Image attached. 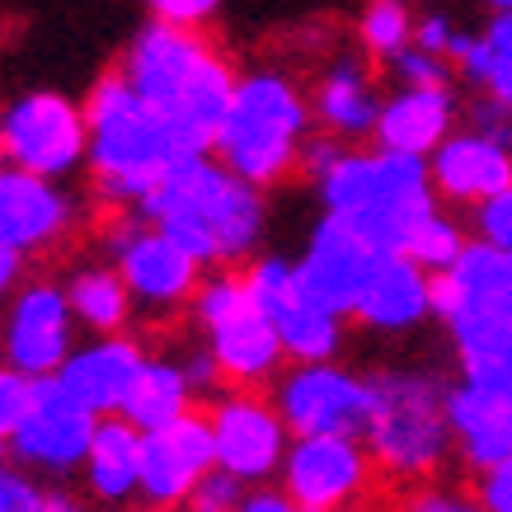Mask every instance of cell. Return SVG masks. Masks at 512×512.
<instances>
[{
	"label": "cell",
	"mask_w": 512,
	"mask_h": 512,
	"mask_svg": "<svg viewBox=\"0 0 512 512\" xmlns=\"http://www.w3.org/2000/svg\"><path fill=\"white\" fill-rule=\"evenodd\" d=\"M118 71L174 127L188 156H207L217 146L240 76L202 29H179L160 19L141 24Z\"/></svg>",
	"instance_id": "obj_1"
},
{
	"label": "cell",
	"mask_w": 512,
	"mask_h": 512,
	"mask_svg": "<svg viewBox=\"0 0 512 512\" xmlns=\"http://www.w3.org/2000/svg\"><path fill=\"white\" fill-rule=\"evenodd\" d=\"M141 221L198 259L202 268H235L264 240V188L240 179V174L207 156H184L146 198L132 207Z\"/></svg>",
	"instance_id": "obj_2"
},
{
	"label": "cell",
	"mask_w": 512,
	"mask_h": 512,
	"mask_svg": "<svg viewBox=\"0 0 512 512\" xmlns=\"http://www.w3.org/2000/svg\"><path fill=\"white\" fill-rule=\"evenodd\" d=\"M85 123H90V179L94 193L132 212L165 174L188 156L184 141L174 137V127L160 118L123 71L94 80L85 99Z\"/></svg>",
	"instance_id": "obj_3"
},
{
	"label": "cell",
	"mask_w": 512,
	"mask_h": 512,
	"mask_svg": "<svg viewBox=\"0 0 512 512\" xmlns=\"http://www.w3.org/2000/svg\"><path fill=\"white\" fill-rule=\"evenodd\" d=\"M315 188L329 217L348 221L381 254H404L414 231L437 212L428 160L381 151V146L376 151L343 146V156L315 179Z\"/></svg>",
	"instance_id": "obj_4"
},
{
	"label": "cell",
	"mask_w": 512,
	"mask_h": 512,
	"mask_svg": "<svg viewBox=\"0 0 512 512\" xmlns=\"http://www.w3.org/2000/svg\"><path fill=\"white\" fill-rule=\"evenodd\" d=\"M372 414H367V451L390 480H428L447 466L456 433L447 414V381L433 372L386 367L367 376Z\"/></svg>",
	"instance_id": "obj_5"
},
{
	"label": "cell",
	"mask_w": 512,
	"mask_h": 512,
	"mask_svg": "<svg viewBox=\"0 0 512 512\" xmlns=\"http://www.w3.org/2000/svg\"><path fill=\"white\" fill-rule=\"evenodd\" d=\"M311 118V99L287 76H278V71L240 76L212 156L226 160L249 184L273 188L292 170H301V151L311 141Z\"/></svg>",
	"instance_id": "obj_6"
},
{
	"label": "cell",
	"mask_w": 512,
	"mask_h": 512,
	"mask_svg": "<svg viewBox=\"0 0 512 512\" xmlns=\"http://www.w3.org/2000/svg\"><path fill=\"white\" fill-rule=\"evenodd\" d=\"M193 320L217 357L221 376L235 390H259L282 376L287 348H282L273 320L254 306L245 273H231V268L207 273L193 296Z\"/></svg>",
	"instance_id": "obj_7"
},
{
	"label": "cell",
	"mask_w": 512,
	"mask_h": 512,
	"mask_svg": "<svg viewBox=\"0 0 512 512\" xmlns=\"http://www.w3.org/2000/svg\"><path fill=\"white\" fill-rule=\"evenodd\" d=\"M0 146L5 160L43 179H66L90 160V123L85 104L57 90H29L0 109Z\"/></svg>",
	"instance_id": "obj_8"
},
{
	"label": "cell",
	"mask_w": 512,
	"mask_h": 512,
	"mask_svg": "<svg viewBox=\"0 0 512 512\" xmlns=\"http://www.w3.org/2000/svg\"><path fill=\"white\" fill-rule=\"evenodd\" d=\"M104 240L113 249V268L123 273L127 292H132V301H137L141 311L170 315L179 306H193V296L202 287V264L179 240L156 231L137 212H123L109 226Z\"/></svg>",
	"instance_id": "obj_9"
},
{
	"label": "cell",
	"mask_w": 512,
	"mask_h": 512,
	"mask_svg": "<svg viewBox=\"0 0 512 512\" xmlns=\"http://www.w3.org/2000/svg\"><path fill=\"white\" fill-rule=\"evenodd\" d=\"M76 325L80 320L71 311L66 282L52 278L19 282L15 296L0 311V362L33 376V381L57 376L62 362L71 357V348H76Z\"/></svg>",
	"instance_id": "obj_10"
},
{
	"label": "cell",
	"mask_w": 512,
	"mask_h": 512,
	"mask_svg": "<svg viewBox=\"0 0 512 512\" xmlns=\"http://www.w3.org/2000/svg\"><path fill=\"white\" fill-rule=\"evenodd\" d=\"M273 404L292 437H362L372 414V386L339 362H296L292 372L278 376Z\"/></svg>",
	"instance_id": "obj_11"
},
{
	"label": "cell",
	"mask_w": 512,
	"mask_h": 512,
	"mask_svg": "<svg viewBox=\"0 0 512 512\" xmlns=\"http://www.w3.org/2000/svg\"><path fill=\"white\" fill-rule=\"evenodd\" d=\"M94 428H99V414H90L57 376H43L33 386L29 414L10 433V456H15V466L33 470L43 480H66L85 466Z\"/></svg>",
	"instance_id": "obj_12"
},
{
	"label": "cell",
	"mask_w": 512,
	"mask_h": 512,
	"mask_svg": "<svg viewBox=\"0 0 512 512\" xmlns=\"http://www.w3.org/2000/svg\"><path fill=\"white\" fill-rule=\"evenodd\" d=\"M212 419V437H217V466L231 470L235 480H245L249 489L278 480L282 461L292 451V428L282 419V409L259 390H231L212 400L207 409Z\"/></svg>",
	"instance_id": "obj_13"
},
{
	"label": "cell",
	"mask_w": 512,
	"mask_h": 512,
	"mask_svg": "<svg viewBox=\"0 0 512 512\" xmlns=\"http://www.w3.org/2000/svg\"><path fill=\"white\" fill-rule=\"evenodd\" d=\"M245 282H249L254 306L273 320V329H278V339L292 362H334V353L343 348V315L325 311L301 287L296 264L268 254V259H254L245 268Z\"/></svg>",
	"instance_id": "obj_14"
},
{
	"label": "cell",
	"mask_w": 512,
	"mask_h": 512,
	"mask_svg": "<svg viewBox=\"0 0 512 512\" xmlns=\"http://www.w3.org/2000/svg\"><path fill=\"white\" fill-rule=\"evenodd\" d=\"M372 475L376 461L357 437H296L278 480L301 512H348Z\"/></svg>",
	"instance_id": "obj_15"
},
{
	"label": "cell",
	"mask_w": 512,
	"mask_h": 512,
	"mask_svg": "<svg viewBox=\"0 0 512 512\" xmlns=\"http://www.w3.org/2000/svg\"><path fill=\"white\" fill-rule=\"evenodd\" d=\"M212 470H217V437L207 414H184L165 428L141 433V503L151 512L184 508V498Z\"/></svg>",
	"instance_id": "obj_16"
},
{
	"label": "cell",
	"mask_w": 512,
	"mask_h": 512,
	"mask_svg": "<svg viewBox=\"0 0 512 512\" xmlns=\"http://www.w3.org/2000/svg\"><path fill=\"white\" fill-rule=\"evenodd\" d=\"M376 259H381V249L367 245L348 221L325 212V217L315 221L301 259H296V278H301V287H306L325 311L353 315L362 292H367V282H372Z\"/></svg>",
	"instance_id": "obj_17"
},
{
	"label": "cell",
	"mask_w": 512,
	"mask_h": 512,
	"mask_svg": "<svg viewBox=\"0 0 512 512\" xmlns=\"http://www.w3.org/2000/svg\"><path fill=\"white\" fill-rule=\"evenodd\" d=\"M76 226V202L57 179L0 160V245L33 259L57 249Z\"/></svg>",
	"instance_id": "obj_18"
},
{
	"label": "cell",
	"mask_w": 512,
	"mask_h": 512,
	"mask_svg": "<svg viewBox=\"0 0 512 512\" xmlns=\"http://www.w3.org/2000/svg\"><path fill=\"white\" fill-rule=\"evenodd\" d=\"M141 367H146V348H141L132 334H94L90 343H76L71 357L62 362V381L71 395H76L90 414L109 419V414H123L127 395L137 386Z\"/></svg>",
	"instance_id": "obj_19"
},
{
	"label": "cell",
	"mask_w": 512,
	"mask_h": 512,
	"mask_svg": "<svg viewBox=\"0 0 512 512\" xmlns=\"http://www.w3.org/2000/svg\"><path fill=\"white\" fill-rule=\"evenodd\" d=\"M428 174H433L437 198L456 207H480L512 184V146L466 127V132H451L428 156Z\"/></svg>",
	"instance_id": "obj_20"
},
{
	"label": "cell",
	"mask_w": 512,
	"mask_h": 512,
	"mask_svg": "<svg viewBox=\"0 0 512 512\" xmlns=\"http://www.w3.org/2000/svg\"><path fill=\"white\" fill-rule=\"evenodd\" d=\"M447 414L451 433H456V451L475 475L494 470L498 461L512 456V390L480 386V381L461 376L447 390Z\"/></svg>",
	"instance_id": "obj_21"
},
{
	"label": "cell",
	"mask_w": 512,
	"mask_h": 512,
	"mask_svg": "<svg viewBox=\"0 0 512 512\" xmlns=\"http://www.w3.org/2000/svg\"><path fill=\"white\" fill-rule=\"evenodd\" d=\"M433 315V273L409 254H381L353 320L376 334H409Z\"/></svg>",
	"instance_id": "obj_22"
},
{
	"label": "cell",
	"mask_w": 512,
	"mask_h": 512,
	"mask_svg": "<svg viewBox=\"0 0 512 512\" xmlns=\"http://www.w3.org/2000/svg\"><path fill=\"white\" fill-rule=\"evenodd\" d=\"M451 123H456V94H451V85H400L381 104L376 146L428 160L451 137Z\"/></svg>",
	"instance_id": "obj_23"
},
{
	"label": "cell",
	"mask_w": 512,
	"mask_h": 512,
	"mask_svg": "<svg viewBox=\"0 0 512 512\" xmlns=\"http://www.w3.org/2000/svg\"><path fill=\"white\" fill-rule=\"evenodd\" d=\"M447 334L456 343L466 381L512 390V292L466 306L456 320H447Z\"/></svg>",
	"instance_id": "obj_24"
},
{
	"label": "cell",
	"mask_w": 512,
	"mask_h": 512,
	"mask_svg": "<svg viewBox=\"0 0 512 512\" xmlns=\"http://www.w3.org/2000/svg\"><path fill=\"white\" fill-rule=\"evenodd\" d=\"M85 494L99 508H123L132 498H141V428L123 414L99 419L85 451V466H80Z\"/></svg>",
	"instance_id": "obj_25"
},
{
	"label": "cell",
	"mask_w": 512,
	"mask_h": 512,
	"mask_svg": "<svg viewBox=\"0 0 512 512\" xmlns=\"http://www.w3.org/2000/svg\"><path fill=\"white\" fill-rule=\"evenodd\" d=\"M381 94H376L372 71L357 62V57H339L325 66V76L315 80L311 94V113L315 123L325 127L329 137L357 141V137H376V118H381Z\"/></svg>",
	"instance_id": "obj_26"
},
{
	"label": "cell",
	"mask_w": 512,
	"mask_h": 512,
	"mask_svg": "<svg viewBox=\"0 0 512 512\" xmlns=\"http://www.w3.org/2000/svg\"><path fill=\"white\" fill-rule=\"evenodd\" d=\"M193 400H198V386L188 381L179 357H146L137 386L123 404V419H132L141 433H151V428H165V423L193 414Z\"/></svg>",
	"instance_id": "obj_27"
},
{
	"label": "cell",
	"mask_w": 512,
	"mask_h": 512,
	"mask_svg": "<svg viewBox=\"0 0 512 512\" xmlns=\"http://www.w3.org/2000/svg\"><path fill=\"white\" fill-rule=\"evenodd\" d=\"M66 296H71V311H76L80 329L90 334H123L137 301L127 292L123 273L113 264H85L66 278Z\"/></svg>",
	"instance_id": "obj_28"
},
{
	"label": "cell",
	"mask_w": 512,
	"mask_h": 512,
	"mask_svg": "<svg viewBox=\"0 0 512 512\" xmlns=\"http://www.w3.org/2000/svg\"><path fill=\"white\" fill-rule=\"evenodd\" d=\"M414 10L409 0H367L357 15V43L376 62H395L404 47L414 43Z\"/></svg>",
	"instance_id": "obj_29"
},
{
	"label": "cell",
	"mask_w": 512,
	"mask_h": 512,
	"mask_svg": "<svg viewBox=\"0 0 512 512\" xmlns=\"http://www.w3.org/2000/svg\"><path fill=\"white\" fill-rule=\"evenodd\" d=\"M466 245H470L466 231H461L451 217L433 212V217L414 231V240H409V249H404V254H409L414 264H423L428 273H447V268L461 259V249H466Z\"/></svg>",
	"instance_id": "obj_30"
},
{
	"label": "cell",
	"mask_w": 512,
	"mask_h": 512,
	"mask_svg": "<svg viewBox=\"0 0 512 512\" xmlns=\"http://www.w3.org/2000/svg\"><path fill=\"white\" fill-rule=\"evenodd\" d=\"M484 43H489V71L480 94L512 109V10H494V19L484 24Z\"/></svg>",
	"instance_id": "obj_31"
},
{
	"label": "cell",
	"mask_w": 512,
	"mask_h": 512,
	"mask_svg": "<svg viewBox=\"0 0 512 512\" xmlns=\"http://www.w3.org/2000/svg\"><path fill=\"white\" fill-rule=\"evenodd\" d=\"M245 498H249V484L217 466L212 475H202V484L184 498V512H240Z\"/></svg>",
	"instance_id": "obj_32"
},
{
	"label": "cell",
	"mask_w": 512,
	"mask_h": 512,
	"mask_svg": "<svg viewBox=\"0 0 512 512\" xmlns=\"http://www.w3.org/2000/svg\"><path fill=\"white\" fill-rule=\"evenodd\" d=\"M390 66V76L400 80V85H451V76H456V66L447 62V57H437V52H423L419 43H409L395 57Z\"/></svg>",
	"instance_id": "obj_33"
},
{
	"label": "cell",
	"mask_w": 512,
	"mask_h": 512,
	"mask_svg": "<svg viewBox=\"0 0 512 512\" xmlns=\"http://www.w3.org/2000/svg\"><path fill=\"white\" fill-rule=\"evenodd\" d=\"M33 376L15 372V367H5L0 362V437L10 442V433L19 428V419L29 414V404H33Z\"/></svg>",
	"instance_id": "obj_34"
},
{
	"label": "cell",
	"mask_w": 512,
	"mask_h": 512,
	"mask_svg": "<svg viewBox=\"0 0 512 512\" xmlns=\"http://www.w3.org/2000/svg\"><path fill=\"white\" fill-rule=\"evenodd\" d=\"M47 489L38 484V475L24 466L0 470V512H43Z\"/></svg>",
	"instance_id": "obj_35"
},
{
	"label": "cell",
	"mask_w": 512,
	"mask_h": 512,
	"mask_svg": "<svg viewBox=\"0 0 512 512\" xmlns=\"http://www.w3.org/2000/svg\"><path fill=\"white\" fill-rule=\"evenodd\" d=\"M475 231H480V240H489V245L512 249V184L475 207Z\"/></svg>",
	"instance_id": "obj_36"
},
{
	"label": "cell",
	"mask_w": 512,
	"mask_h": 512,
	"mask_svg": "<svg viewBox=\"0 0 512 512\" xmlns=\"http://www.w3.org/2000/svg\"><path fill=\"white\" fill-rule=\"evenodd\" d=\"M151 19L160 24H179V29H202L207 19H217L221 0H146Z\"/></svg>",
	"instance_id": "obj_37"
},
{
	"label": "cell",
	"mask_w": 512,
	"mask_h": 512,
	"mask_svg": "<svg viewBox=\"0 0 512 512\" xmlns=\"http://www.w3.org/2000/svg\"><path fill=\"white\" fill-rule=\"evenodd\" d=\"M470 127H475V132H484V137L503 141V146H512V109L494 104L489 94H480V99L470 104Z\"/></svg>",
	"instance_id": "obj_38"
},
{
	"label": "cell",
	"mask_w": 512,
	"mask_h": 512,
	"mask_svg": "<svg viewBox=\"0 0 512 512\" xmlns=\"http://www.w3.org/2000/svg\"><path fill=\"white\" fill-rule=\"evenodd\" d=\"M456 24H451L447 15H437V10H428V15H419V24H414V43L423 47V52H437V57H447L451 43H456Z\"/></svg>",
	"instance_id": "obj_39"
},
{
	"label": "cell",
	"mask_w": 512,
	"mask_h": 512,
	"mask_svg": "<svg viewBox=\"0 0 512 512\" xmlns=\"http://www.w3.org/2000/svg\"><path fill=\"white\" fill-rule=\"evenodd\" d=\"M480 503L489 512H512V456L480 475Z\"/></svg>",
	"instance_id": "obj_40"
},
{
	"label": "cell",
	"mask_w": 512,
	"mask_h": 512,
	"mask_svg": "<svg viewBox=\"0 0 512 512\" xmlns=\"http://www.w3.org/2000/svg\"><path fill=\"white\" fill-rule=\"evenodd\" d=\"M400 512H489L484 503H470L461 494H447V489H419Z\"/></svg>",
	"instance_id": "obj_41"
},
{
	"label": "cell",
	"mask_w": 512,
	"mask_h": 512,
	"mask_svg": "<svg viewBox=\"0 0 512 512\" xmlns=\"http://www.w3.org/2000/svg\"><path fill=\"white\" fill-rule=\"evenodd\" d=\"M240 512H301L296 508V498L287 494V489H249V498H245V508Z\"/></svg>",
	"instance_id": "obj_42"
},
{
	"label": "cell",
	"mask_w": 512,
	"mask_h": 512,
	"mask_svg": "<svg viewBox=\"0 0 512 512\" xmlns=\"http://www.w3.org/2000/svg\"><path fill=\"white\" fill-rule=\"evenodd\" d=\"M19 282H24V254H15L10 245H0V306L15 296Z\"/></svg>",
	"instance_id": "obj_43"
},
{
	"label": "cell",
	"mask_w": 512,
	"mask_h": 512,
	"mask_svg": "<svg viewBox=\"0 0 512 512\" xmlns=\"http://www.w3.org/2000/svg\"><path fill=\"white\" fill-rule=\"evenodd\" d=\"M99 503H94L90 494H71V489H47V503L43 512H94Z\"/></svg>",
	"instance_id": "obj_44"
},
{
	"label": "cell",
	"mask_w": 512,
	"mask_h": 512,
	"mask_svg": "<svg viewBox=\"0 0 512 512\" xmlns=\"http://www.w3.org/2000/svg\"><path fill=\"white\" fill-rule=\"evenodd\" d=\"M5 456H10V442L0 437V470H5Z\"/></svg>",
	"instance_id": "obj_45"
},
{
	"label": "cell",
	"mask_w": 512,
	"mask_h": 512,
	"mask_svg": "<svg viewBox=\"0 0 512 512\" xmlns=\"http://www.w3.org/2000/svg\"><path fill=\"white\" fill-rule=\"evenodd\" d=\"M0 160H5V146H0Z\"/></svg>",
	"instance_id": "obj_46"
}]
</instances>
